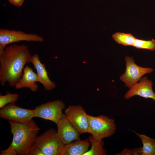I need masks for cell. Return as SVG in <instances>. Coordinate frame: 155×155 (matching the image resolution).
Here are the masks:
<instances>
[{
    "label": "cell",
    "instance_id": "cell-22",
    "mask_svg": "<svg viewBox=\"0 0 155 155\" xmlns=\"http://www.w3.org/2000/svg\"><path fill=\"white\" fill-rule=\"evenodd\" d=\"M28 155H44L42 152L38 148L35 146L29 152Z\"/></svg>",
    "mask_w": 155,
    "mask_h": 155
},
{
    "label": "cell",
    "instance_id": "cell-4",
    "mask_svg": "<svg viewBox=\"0 0 155 155\" xmlns=\"http://www.w3.org/2000/svg\"><path fill=\"white\" fill-rule=\"evenodd\" d=\"M64 145L57 131L52 128L37 136L35 144L44 155H61Z\"/></svg>",
    "mask_w": 155,
    "mask_h": 155
},
{
    "label": "cell",
    "instance_id": "cell-13",
    "mask_svg": "<svg viewBox=\"0 0 155 155\" xmlns=\"http://www.w3.org/2000/svg\"><path fill=\"white\" fill-rule=\"evenodd\" d=\"M37 73L30 67L26 65L20 80L14 87L16 90L23 88L29 89L31 91L35 92L38 89Z\"/></svg>",
    "mask_w": 155,
    "mask_h": 155
},
{
    "label": "cell",
    "instance_id": "cell-1",
    "mask_svg": "<svg viewBox=\"0 0 155 155\" xmlns=\"http://www.w3.org/2000/svg\"><path fill=\"white\" fill-rule=\"evenodd\" d=\"M31 55L27 46L13 44L0 53V83L14 87L21 78L26 64L30 63Z\"/></svg>",
    "mask_w": 155,
    "mask_h": 155
},
{
    "label": "cell",
    "instance_id": "cell-10",
    "mask_svg": "<svg viewBox=\"0 0 155 155\" xmlns=\"http://www.w3.org/2000/svg\"><path fill=\"white\" fill-rule=\"evenodd\" d=\"M152 82L146 76H143L139 81L133 85L125 94L124 97L129 99L135 96L150 98L155 102V93L152 89Z\"/></svg>",
    "mask_w": 155,
    "mask_h": 155
},
{
    "label": "cell",
    "instance_id": "cell-15",
    "mask_svg": "<svg viewBox=\"0 0 155 155\" xmlns=\"http://www.w3.org/2000/svg\"><path fill=\"white\" fill-rule=\"evenodd\" d=\"M141 140L142 144L141 155H155V139L145 135L133 131Z\"/></svg>",
    "mask_w": 155,
    "mask_h": 155
},
{
    "label": "cell",
    "instance_id": "cell-18",
    "mask_svg": "<svg viewBox=\"0 0 155 155\" xmlns=\"http://www.w3.org/2000/svg\"><path fill=\"white\" fill-rule=\"evenodd\" d=\"M133 46L139 49H147L151 51H155V40H146L136 38Z\"/></svg>",
    "mask_w": 155,
    "mask_h": 155
},
{
    "label": "cell",
    "instance_id": "cell-5",
    "mask_svg": "<svg viewBox=\"0 0 155 155\" xmlns=\"http://www.w3.org/2000/svg\"><path fill=\"white\" fill-rule=\"evenodd\" d=\"M125 60V70L120 76L119 79L129 88L137 83L144 75L154 71V69L151 68L142 67L137 65L132 57L127 56Z\"/></svg>",
    "mask_w": 155,
    "mask_h": 155
},
{
    "label": "cell",
    "instance_id": "cell-3",
    "mask_svg": "<svg viewBox=\"0 0 155 155\" xmlns=\"http://www.w3.org/2000/svg\"><path fill=\"white\" fill-rule=\"evenodd\" d=\"M89 132L94 139L97 141L102 140L113 134L116 129L114 119L106 116L100 115L94 117L88 115Z\"/></svg>",
    "mask_w": 155,
    "mask_h": 155
},
{
    "label": "cell",
    "instance_id": "cell-19",
    "mask_svg": "<svg viewBox=\"0 0 155 155\" xmlns=\"http://www.w3.org/2000/svg\"><path fill=\"white\" fill-rule=\"evenodd\" d=\"M18 95L16 93H12L8 91L4 95H0V108H3L6 105L18 100Z\"/></svg>",
    "mask_w": 155,
    "mask_h": 155
},
{
    "label": "cell",
    "instance_id": "cell-16",
    "mask_svg": "<svg viewBox=\"0 0 155 155\" xmlns=\"http://www.w3.org/2000/svg\"><path fill=\"white\" fill-rule=\"evenodd\" d=\"M112 38L117 43L125 46H133L136 39L131 33L122 32L113 34Z\"/></svg>",
    "mask_w": 155,
    "mask_h": 155
},
{
    "label": "cell",
    "instance_id": "cell-6",
    "mask_svg": "<svg viewBox=\"0 0 155 155\" xmlns=\"http://www.w3.org/2000/svg\"><path fill=\"white\" fill-rule=\"evenodd\" d=\"M42 36L35 34L28 33L20 30L0 29V53L8 45L21 41L42 42Z\"/></svg>",
    "mask_w": 155,
    "mask_h": 155
},
{
    "label": "cell",
    "instance_id": "cell-8",
    "mask_svg": "<svg viewBox=\"0 0 155 155\" xmlns=\"http://www.w3.org/2000/svg\"><path fill=\"white\" fill-rule=\"evenodd\" d=\"M64 114L80 134L88 133V115L81 106H70L65 110Z\"/></svg>",
    "mask_w": 155,
    "mask_h": 155
},
{
    "label": "cell",
    "instance_id": "cell-14",
    "mask_svg": "<svg viewBox=\"0 0 155 155\" xmlns=\"http://www.w3.org/2000/svg\"><path fill=\"white\" fill-rule=\"evenodd\" d=\"M90 144L88 138L76 140L64 145L61 155H84L88 150Z\"/></svg>",
    "mask_w": 155,
    "mask_h": 155
},
{
    "label": "cell",
    "instance_id": "cell-11",
    "mask_svg": "<svg viewBox=\"0 0 155 155\" xmlns=\"http://www.w3.org/2000/svg\"><path fill=\"white\" fill-rule=\"evenodd\" d=\"M57 133L64 145L73 141L80 140V133L73 127L65 114L57 124Z\"/></svg>",
    "mask_w": 155,
    "mask_h": 155
},
{
    "label": "cell",
    "instance_id": "cell-9",
    "mask_svg": "<svg viewBox=\"0 0 155 155\" xmlns=\"http://www.w3.org/2000/svg\"><path fill=\"white\" fill-rule=\"evenodd\" d=\"M0 117L9 121L23 123L31 121L34 116L33 110L19 107L16 105L15 102H12L1 108Z\"/></svg>",
    "mask_w": 155,
    "mask_h": 155
},
{
    "label": "cell",
    "instance_id": "cell-23",
    "mask_svg": "<svg viewBox=\"0 0 155 155\" xmlns=\"http://www.w3.org/2000/svg\"><path fill=\"white\" fill-rule=\"evenodd\" d=\"M24 0H8L14 6L20 7L23 4Z\"/></svg>",
    "mask_w": 155,
    "mask_h": 155
},
{
    "label": "cell",
    "instance_id": "cell-2",
    "mask_svg": "<svg viewBox=\"0 0 155 155\" xmlns=\"http://www.w3.org/2000/svg\"><path fill=\"white\" fill-rule=\"evenodd\" d=\"M13 139L8 148L15 150L18 155H28L35 147V144L40 128L32 119L25 123L9 121Z\"/></svg>",
    "mask_w": 155,
    "mask_h": 155
},
{
    "label": "cell",
    "instance_id": "cell-17",
    "mask_svg": "<svg viewBox=\"0 0 155 155\" xmlns=\"http://www.w3.org/2000/svg\"><path fill=\"white\" fill-rule=\"evenodd\" d=\"M91 144V149L84 153V155H105L106 152L103 147V140L97 141L95 140L92 136L88 138Z\"/></svg>",
    "mask_w": 155,
    "mask_h": 155
},
{
    "label": "cell",
    "instance_id": "cell-7",
    "mask_svg": "<svg viewBox=\"0 0 155 155\" xmlns=\"http://www.w3.org/2000/svg\"><path fill=\"white\" fill-rule=\"evenodd\" d=\"M65 106L63 101L59 100L42 104L33 110L34 117L51 121L57 124L64 115L62 110Z\"/></svg>",
    "mask_w": 155,
    "mask_h": 155
},
{
    "label": "cell",
    "instance_id": "cell-12",
    "mask_svg": "<svg viewBox=\"0 0 155 155\" xmlns=\"http://www.w3.org/2000/svg\"><path fill=\"white\" fill-rule=\"evenodd\" d=\"M30 63H32L36 70L38 82L43 86L44 90L45 91H49L54 89L56 87L55 84L49 79L45 65L41 62L37 54L35 53L32 55Z\"/></svg>",
    "mask_w": 155,
    "mask_h": 155
},
{
    "label": "cell",
    "instance_id": "cell-21",
    "mask_svg": "<svg viewBox=\"0 0 155 155\" xmlns=\"http://www.w3.org/2000/svg\"><path fill=\"white\" fill-rule=\"evenodd\" d=\"M0 155H17L16 151L13 149L7 148L4 150H1Z\"/></svg>",
    "mask_w": 155,
    "mask_h": 155
},
{
    "label": "cell",
    "instance_id": "cell-20",
    "mask_svg": "<svg viewBox=\"0 0 155 155\" xmlns=\"http://www.w3.org/2000/svg\"><path fill=\"white\" fill-rule=\"evenodd\" d=\"M142 147L135 148L132 149L124 148L120 153L115 154L117 155H141Z\"/></svg>",
    "mask_w": 155,
    "mask_h": 155
}]
</instances>
